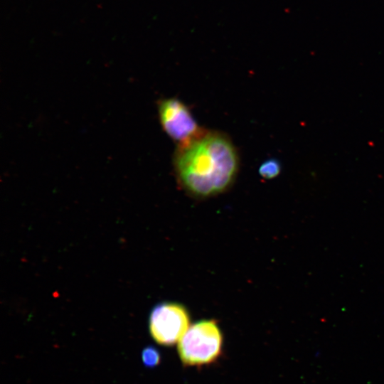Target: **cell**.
Listing matches in <instances>:
<instances>
[{
	"mask_svg": "<svg viewBox=\"0 0 384 384\" xmlns=\"http://www.w3.org/2000/svg\"><path fill=\"white\" fill-rule=\"evenodd\" d=\"M173 164L183 191L194 198L204 199L223 193L232 186L240 161L228 135L203 130L190 141L177 145Z\"/></svg>",
	"mask_w": 384,
	"mask_h": 384,
	"instance_id": "cell-1",
	"label": "cell"
},
{
	"mask_svg": "<svg viewBox=\"0 0 384 384\" xmlns=\"http://www.w3.org/2000/svg\"><path fill=\"white\" fill-rule=\"evenodd\" d=\"M221 331L215 320L204 319L190 326L178 343L182 363L188 366L211 363L220 355Z\"/></svg>",
	"mask_w": 384,
	"mask_h": 384,
	"instance_id": "cell-2",
	"label": "cell"
},
{
	"mask_svg": "<svg viewBox=\"0 0 384 384\" xmlns=\"http://www.w3.org/2000/svg\"><path fill=\"white\" fill-rule=\"evenodd\" d=\"M149 327L156 342L172 346L178 343L190 327V315L187 309L178 302L159 303L150 313Z\"/></svg>",
	"mask_w": 384,
	"mask_h": 384,
	"instance_id": "cell-3",
	"label": "cell"
},
{
	"mask_svg": "<svg viewBox=\"0 0 384 384\" xmlns=\"http://www.w3.org/2000/svg\"><path fill=\"white\" fill-rule=\"evenodd\" d=\"M158 112L163 129L177 145L190 141L204 130L198 124L188 107L176 97L161 100Z\"/></svg>",
	"mask_w": 384,
	"mask_h": 384,
	"instance_id": "cell-4",
	"label": "cell"
},
{
	"mask_svg": "<svg viewBox=\"0 0 384 384\" xmlns=\"http://www.w3.org/2000/svg\"><path fill=\"white\" fill-rule=\"evenodd\" d=\"M282 166L279 160L269 159L261 164L259 167V174L264 179H272L281 172Z\"/></svg>",
	"mask_w": 384,
	"mask_h": 384,
	"instance_id": "cell-5",
	"label": "cell"
},
{
	"mask_svg": "<svg viewBox=\"0 0 384 384\" xmlns=\"http://www.w3.org/2000/svg\"><path fill=\"white\" fill-rule=\"evenodd\" d=\"M142 362L145 366L153 368L159 365L161 359L159 351L154 346L144 348L142 353Z\"/></svg>",
	"mask_w": 384,
	"mask_h": 384,
	"instance_id": "cell-6",
	"label": "cell"
}]
</instances>
